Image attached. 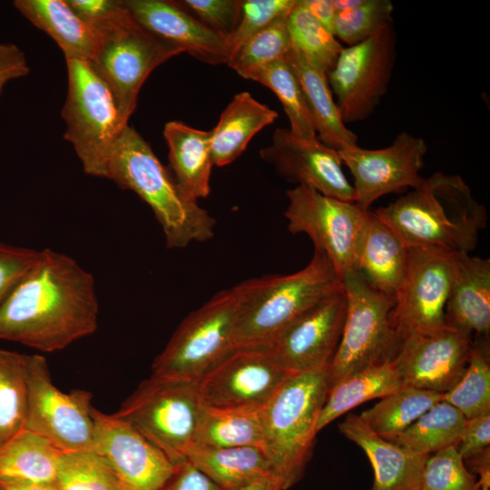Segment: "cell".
<instances>
[{"instance_id": "obj_1", "label": "cell", "mask_w": 490, "mask_h": 490, "mask_svg": "<svg viewBox=\"0 0 490 490\" xmlns=\"http://www.w3.org/2000/svg\"><path fill=\"white\" fill-rule=\"evenodd\" d=\"M98 318L93 276L70 256L44 249L0 306V339L58 351L93 334Z\"/></svg>"}, {"instance_id": "obj_2", "label": "cell", "mask_w": 490, "mask_h": 490, "mask_svg": "<svg viewBox=\"0 0 490 490\" xmlns=\"http://www.w3.org/2000/svg\"><path fill=\"white\" fill-rule=\"evenodd\" d=\"M373 213L407 247L470 253L487 225L486 208L456 174L434 172L420 185Z\"/></svg>"}, {"instance_id": "obj_3", "label": "cell", "mask_w": 490, "mask_h": 490, "mask_svg": "<svg viewBox=\"0 0 490 490\" xmlns=\"http://www.w3.org/2000/svg\"><path fill=\"white\" fill-rule=\"evenodd\" d=\"M101 178L132 190L152 210L170 249L211 239L215 219L187 198L154 154L150 144L126 125L116 139Z\"/></svg>"}, {"instance_id": "obj_4", "label": "cell", "mask_w": 490, "mask_h": 490, "mask_svg": "<svg viewBox=\"0 0 490 490\" xmlns=\"http://www.w3.org/2000/svg\"><path fill=\"white\" fill-rule=\"evenodd\" d=\"M240 285L242 303L234 334L235 349H266L289 323L343 287L330 260L318 250L297 272L266 275Z\"/></svg>"}, {"instance_id": "obj_5", "label": "cell", "mask_w": 490, "mask_h": 490, "mask_svg": "<svg viewBox=\"0 0 490 490\" xmlns=\"http://www.w3.org/2000/svg\"><path fill=\"white\" fill-rule=\"evenodd\" d=\"M328 389V367L293 373L260 408L265 453L283 490L304 475Z\"/></svg>"}, {"instance_id": "obj_6", "label": "cell", "mask_w": 490, "mask_h": 490, "mask_svg": "<svg viewBox=\"0 0 490 490\" xmlns=\"http://www.w3.org/2000/svg\"><path fill=\"white\" fill-rule=\"evenodd\" d=\"M347 310L328 366V387L368 368L392 362L401 339L394 321L396 297L370 286L356 270L342 278Z\"/></svg>"}, {"instance_id": "obj_7", "label": "cell", "mask_w": 490, "mask_h": 490, "mask_svg": "<svg viewBox=\"0 0 490 490\" xmlns=\"http://www.w3.org/2000/svg\"><path fill=\"white\" fill-rule=\"evenodd\" d=\"M94 29L98 44L90 63L109 86L123 122L128 123L150 74L183 51L142 26L123 1L113 17Z\"/></svg>"}, {"instance_id": "obj_8", "label": "cell", "mask_w": 490, "mask_h": 490, "mask_svg": "<svg viewBox=\"0 0 490 490\" xmlns=\"http://www.w3.org/2000/svg\"><path fill=\"white\" fill-rule=\"evenodd\" d=\"M241 303L238 284L191 312L154 359L152 374L198 381L236 350L234 334Z\"/></svg>"}, {"instance_id": "obj_9", "label": "cell", "mask_w": 490, "mask_h": 490, "mask_svg": "<svg viewBox=\"0 0 490 490\" xmlns=\"http://www.w3.org/2000/svg\"><path fill=\"white\" fill-rule=\"evenodd\" d=\"M203 407L197 381L152 374L113 415L128 422L176 466L194 446Z\"/></svg>"}, {"instance_id": "obj_10", "label": "cell", "mask_w": 490, "mask_h": 490, "mask_svg": "<svg viewBox=\"0 0 490 490\" xmlns=\"http://www.w3.org/2000/svg\"><path fill=\"white\" fill-rule=\"evenodd\" d=\"M65 60L68 90L61 113L66 123L64 136L73 144L83 172L101 177L116 139L128 123L92 64L82 59Z\"/></svg>"}, {"instance_id": "obj_11", "label": "cell", "mask_w": 490, "mask_h": 490, "mask_svg": "<svg viewBox=\"0 0 490 490\" xmlns=\"http://www.w3.org/2000/svg\"><path fill=\"white\" fill-rule=\"evenodd\" d=\"M286 195L289 231L306 234L314 250L330 260L341 279L356 271L371 211L304 185L295 186Z\"/></svg>"}, {"instance_id": "obj_12", "label": "cell", "mask_w": 490, "mask_h": 490, "mask_svg": "<svg viewBox=\"0 0 490 490\" xmlns=\"http://www.w3.org/2000/svg\"><path fill=\"white\" fill-rule=\"evenodd\" d=\"M393 21L368 39L343 47L327 77L346 124L368 119L387 92L396 61Z\"/></svg>"}, {"instance_id": "obj_13", "label": "cell", "mask_w": 490, "mask_h": 490, "mask_svg": "<svg viewBox=\"0 0 490 490\" xmlns=\"http://www.w3.org/2000/svg\"><path fill=\"white\" fill-rule=\"evenodd\" d=\"M27 413L24 428L44 437L63 453L91 450L94 423L92 394L64 393L52 382L45 358L27 355Z\"/></svg>"}, {"instance_id": "obj_14", "label": "cell", "mask_w": 490, "mask_h": 490, "mask_svg": "<svg viewBox=\"0 0 490 490\" xmlns=\"http://www.w3.org/2000/svg\"><path fill=\"white\" fill-rule=\"evenodd\" d=\"M455 255L436 249L408 247L406 274L395 294L394 321L401 342L446 326L445 309Z\"/></svg>"}, {"instance_id": "obj_15", "label": "cell", "mask_w": 490, "mask_h": 490, "mask_svg": "<svg viewBox=\"0 0 490 490\" xmlns=\"http://www.w3.org/2000/svg\"><path fill=\"white\" fill-rule=\"evenodd\" d=\"M353 177L355 202L366 211L379 198L407 189L424 181L427 146L425 140L408 132L398 133L391 144L381 149L357 145L338 151Z\"/></svg>"}, {"instance_id": "obj_16", "label": "cell", "mask_w": 490, "mask_h": 490, "mask_svg": "<svg viewBox=\"0 0 490 490\" xmlns=\"http://www.w3.org/2000/svg\"><path fill=\"white\" fill-rule=\"evenodd\" d=\"M291 374L267 349H236L197 386L206 407L260 408Z\"/></svg>"}, {"instance_id": "obj_17", "label": "cell", "mask_w": 490, "mask_h": 490, "mask_svg": "<svg viewBox=\"0 0 490 490\" xmlns=\"http://www.w3.org/2000/svg\"><path fill=\"white\" fill-rule=\"evenodd\" d=\"M346 310L342 287L289 323L266 349L292 374L326 368L338 345Z\"/></svg>"}, {"instance_id": "obj_18", "label": "cell", "mask_w": 490, "mask_h": 490, "mask_svg": "<svg viewBox=\"0 0 490 490\" xmlns=\"http://www.w3.org/2000/svg\"><path fill=\"white\" fill-rule=\"evenodd\" d=\"M260 157L283 180L312 188L342 201H355V192L344 172L338 151L317 137L293 134L289 128H277L271 142L260 150Z\"/></svg>"}, {"instance_id": "obj_19", "label": "cell", "mask_w": 490, "mask_h": 490, "mask_svg": "<svg viewBox=\"0 0 490 490\" xmlns=\"http://www.w3.org/2000/svg\"><path fill=\"white\" fill-rule=\"evenodd\" d=\"M92 449L133 490H161L176 466L128 422L93 407Z\"/></svg>"}, {"instance_id": "obj_20", "label": "cell", "mask_w": 490, "mask_h": 490, "mask_svg": "<svg viewBox=\"0 0 490 490\" xmlns=\"http://www.w3.org/2000/svg\"><path fill=\"white\" fill-rule=\"evenodd\" d=\"M473 335L449 327L401 342L392 361L404 386L445 393L462 377Z\"/></svg>"}, {"instance_id": "obj_21", "label": "cell", "mask_w": 490, "mask_h": 490, "mask_svg": "<svg viewBox=\"0 0 490 490\" xmlns=\"http://www.w3.org/2000/svg\"><path fill=\"white\" fill-rule=\"evenodd\" d=\"M133 17L157 36L183 53L211 64H227V39L214 33L176 1L123 0Z\"/></svg>"}, {"instance_id": "obj_22", "label": "cell", "mask_w": 490, "mask_h": 490, "mask_svg": "<svg viewBox=\"0 0 490 490\" xmlns=\"http://www.w3.org/2000/svg\"><path fill=\"white\" fill-rule=\"evenodd\" d=\"M449 327L485 338L490 331V260L455 255L445 309Z\"/></svg>"}, {"instance_id": "obj_23", "label": "cell", "mask_w": 490, "mask_h": 490, "mask_svg": "<svg viewBox=\"0 0 490 490\" xmlns=\"http://www.w3.org/2000/svg\"><path fill=\"white\" fill-rule=\"evenodd\" d=\"M338 429L369 459L374 470L370 490H416L427 456L413 454L385 439L375 433L359 415L348 414L338 424Z\"/></svg>"}, {"instance_id": "obj_24", "label": "cell", "mask_w": 490, "mask_h": 490, "mask_svg": "<svg viewBox=\"0 0 490 490\" xmlns=\"http://www.w3.org/2000/svg\"><path fill=\"white\" fill-rule=\"evenodd\" d=\"M163 135L169 149L172 178L182 193L198 201L211 193V173L214 165L211 132L191 127L179 121L168 122Z\"/></svg>"}, {"instance_id": "obj_25", "label": "cell", "mask_w": 490, "mask_h": 490, "mask_svg": "<svg viewBox=\"0 0 490 490\" xmlns=\"http://www.w3.org/2000/svg\"><path fill=\"white\" fill-rule=\"evenodd\" d=\"M14 5L34 26L54 39L65 59L93 60L98 33L66 0H15Z\"/></svg>"}, {"instance_id": "obj_26", "label": "cell", "mask_w": 490, "mask_h": 490, "mask_svg": "<svg viewBox=\"0 0 490 490\" xmlns=\"http://www.w3.org/2000/svg\"><path fill=\"white\" fill-rule=\"evenodd\" d=\"M278 117L277 111L257 101L250 93H237L210 131L213 164L221 167L234 162L255 134Z\"/></svg>"}, {"instance_id": "obj_27", "label": "cell", "mask_w": 490, "mask_h": 490, "mask_svg": "<svg viewBox=\"0 0 490 490\" xmlns=\"http://www.w3.org/2000/svg\"><path fill=\"white\" fill-rule=\"evenodd\" d=\"M408 247L371 211L357 271L374 289L396 294L407 268Z\"/></svg>"}, {"instance_id": "obj_28", "label": "cell", "mask_w": 490, "mask_h": 490, "mask_svg": "<svg viewBox=\"0 0 490 490\" xmlns=\"http://www.w3.org/2000/svg\"><path fill=\"white\" fill-rule=\"evenodd\" d=\"M287 60L301 85L317 138L336 151L357 145L358 136L341 117L327 74L309 64L292 48Z\"/></svg>"}, {"instance_id": "obj_29", "label": "cell", "mask_w": 490, "mask_h": 490, "mask_svg": "<svg viewBox=\"0 0 490 490\" xmlns=\"http://www.w3.org/2000/svg\"><path fill=\"white\" fill-rule=\"evenodd\" d=\"M185 458L222 490H238L259 479L275 477L269 457L258 447L193 446Z\"/></svg>"}, {"instance_id": "obj_30", "label": "cell", "mask_w": 490, "mask_h": 490, "mask_svg": "<svg viewBox=\"0 0 490 490\" xmlns=\"http://www.w3.org/2000/svg\"><path fill=\"white\" fill-rule=\"evenodd\" d=\"M63 452L24 428L0 447V481L53 484Z\"/></svg>"}, {"instance_id": "obj_31", "label": "cell", "mask_w": 490, "mask_h": 490, "mask_svg": "<svg viewBox=\"0 0 490 490\" xmlns=\"http://www.w3.org/2000/svg\"><path fill=\"white\" fill-rule=\"evenodd\" d=\"M393 362L368 368L328 387L317 432L360 404L381 398L403 387Z\"/></svg>"}, {"instance_id": "obj_32", "label": "cell", "mask_w": 490, "mask_h": 490, "mask_svg": "<svg viewBox=\"0 0 490 490\" xmlns=\"http://www.w3.org/2000/svg\"><path fill=\"white\" fill-rule=\"evenodd\" d=\"M260 408H218L204 406L198 422L194 446H253L265 452Z\"/></svg>"}, {"instance_id": "obj_33", "label": "cell", "mask_w": 490, "mask_h": 490, "mask_svg": "<svg viewBox=\"0 0 490 490\" xmlns=\"http://www.w3.org/2000/svg\"><path fill=\"white\" fill-rule=\"evenodd\" d=\"M466 418L454 406L440 400L400 434L384 437L419 456L457 446Z\"/></svg>"}, {"instance_id": "obj_34", "label": "cell", "mask_w": 490, "mask_h": 490, "mask_svg": "<svg viewBox=\"0 0 490 490\" xmlns=\"http://www.w3.org/2000/svg\"><path fill=\"white\" fill-rule=\"evenodd\" d=\"M442 393L403 386L383 397L372 407L362 411L360 418L383 437L406 430L426 410L442 400Z\"/></svg>"}, {"instance_id": "obj_35", "label": "cell", "mask_w": 490, "mask_h": 490, "mask_svg": "<svg viewBox=\"0 0 490 490\" xmlns=\"http://www.w3.org/2000/svg\"><path fill=\"white\" fill-rule=\"evenodd\" d=\"M26 356L0 348V447L24 428L28 400Z\"/></svg>"}, {"instance_id": "obj_36", "label": "cell", "mask_w": 490, "mask_h": 490, "mask_svg": "<svg viewBox=\"0 0 490 490\" xmlns=\"http://www.w3.org/2000/svg\"><path fill=\"white\" fill-rule=\"evenodd\" d=\"M291 48L309 64L328 73L343 49L340 42L298 0L288 16Z\"/></svg>"}, {"instance_id": "obj_37", "label": "cell", "mask_w": 490, "mask_h": 490, "mask_svg": "<svg viewBox=\"0 0 490 490\" xmlns=\"http://www.w3.org/2000/svg\"><path fill=\"white\" fill-rule=\"evenodd\" d=\"M250 80L276 94L289 119V130L293 134L309 139L317 137L301 85L287 57L262 68Z\"/></svg>"}, {"instance_id": "obj_38", "label": "cell", "mask_w": 490, "mask_h": 490, "mask_svg": "<svg viewBox=\"0 0 490 490\" xmlns=\"http://www.w3.org/2000/svg\"><path fill=\"white\" fill-rule=\"evenodd\" d=\"M55 490H133L93 450L63 453Z\"/></svg>"}, {"instance_id": "obj_39", "label": "cell", "mask_w": 490, "mask_h": 490, "mask_svg": "<svg viewBox=\"0 0 490 490\" xmlns=\"http://www.w3.org/2000/svg\"><path fill=\"white\" fill-rule=\"evenodd\" d=\"M289 13L276 18L248 38L227 64L240 76L250 80L262 68L286 58L291 51L288 31Z\"/></svg>"}, {"instance_id": "obj_40", "label": "cell", "mask_w": 490, "mask_h": 490, "mask_svg": "<svg viewBox=\"0 0 490 490\" xmlns=\"http://www.w3.org/2000/svg\"><path fill=\"white\" fill-rule=\"evenodd\" d=\"M485 348V343L473 341L462 377L442 395V400L457 408L466 419L490 414V366Z\"/></svg>"}, {"instance_id": "obj_41", "label": "cell", "mask_w": 490, "mask_h": 490, "mask_svg": "<svg viewBox=\"0 0 490 490\" xmlns=\"http://www.w3.org/2000/svg\"><path fill=\"white\" fill-rule=\"evenodd\" d=\"M336 9L333 34L338 41L357 44L393 21L389 0H332Z\"/></svg>"}, {"instance_id": "obj_42", "label": "cell", "mask_w": 490, "mask_h": 490, "mask_svg": "<svg viewBox=\"0 0 490 490\" xmlns=\"http://www.w3.org/2000/svg\"><path fill=\"white\" fill-rule=\"evenodd\" d=\"M477 477L466 466L456 446L427 456L416 490H479Z\"/></svg>"}, {"instance_id": "obj_43", "label": "cell", "mask_w": 490, "mask_h": 490, "mask_svg": "<svg viewBox=\"0 0 490 490\" xmlns=\"http://www.w3.org/2000/svg\"><path fill=\"white\" fill-rule=\"evenodd\" d=\"M298 0H242L240 18L228 38L229 60L252 34L292 10ZM228 60V62H229Z\"/></svg>"}, {"instance_id": "obj_44", "label": "cell", "mask_w": 490, "mask_h": 490, "mask_svg": "<svg viewBox=\"0 0 490 490\" xmlns=\"http://www.w3.org/2000/svg\"><path fill=\"white\" fill-rule=\"evenodd\" d=\"M176 3L203 25L228 40L238 26L242 0H181Z\"/></svg>"}, {"instance_id": "obj_45", "label": "cell", "mask_w": 490, "mask_h": 490, "mask_svg": "<svg viewBox=\"0 0 490 490\" xmlns=\"http://www.w3.org/2000/svg\"><path fill=\"white\" fill-rule=\"evenodd\" d=\"M38 254L39 250L0 241V306Z\"/></svg>"}, {"instance_id": "obj_46", "label": "cell", "mask_w": 490, "mask_h": 490, "mask_svg": "<svg viewBox=\"0 0 490 490\" xmlns=\"http://www.w3.org/2000/svg\"><path fill=\"white\" fill-rule=\"evenodd\" d=\"M490 444V414L466 419L456 449L464 460L482 452Z\"/></svg>"}, {"instance_id": "obj_47", "label": "cell", "mask_w": 490, "mask_h": 490, "mask_svg": "<svg viewBox=\"0 0 490 490\" xmlns=\"http://www.w3.org/2000/svg\"><path fill=\"white\" fill-rule=\"evenodd\" d=\"M161 490H222L188 460L176 465L170 479Z\"/></svg>"}, {"instance_id": "obj_48", "label": "cell", "mask_w": 490, "mask_h": 490, "mask_svg": "<svg viewBox=\"0 0 490 490\" xmlns=\"http://www.w3.org/2000/svg\"><path fill=\"white\" fill-rule=\"evenodd\" d=\"M72 9L95 28L113 17L121 8L119 0H66Z\"/></svg>"}, {"instance_id": "obj_49", "label": "cell", "mask_w": 490, "mask_h": 490, "mask_svg": "<svg viewBox=\"0 0 490 490\" xmlns=\"http://www.w3.org/2000/svg\"><path fill=\"white\" fill-rule=\"evenodd\" d=\"M29 71L23 51L14 44L0 42V93L9 81L24 77Z\"/></svg>"}, {"instance_id": "obj_50", "label": "cell", "mask_w": 490, "mask_h": 490, "mask_svg": "<svg viewBox=\"0 0 490 490\" xmlns=\"http://www.w3.org/2000/svg\"><path fill=\"white\" fill-rule=\"evenodd\" d=\"M304 6L333 34L336 9L332 0H301Z\"/></svg>"}, {"instance_id": "obj_51", "label": "cell", "mask_w": 490, "mask_h": 490, "mask_svg": "<svg viewBox=\"0 0 490 490\" xmlns=\"http://www.w3.org/2000/svg\"><path fill=\"white\" fill-rule=\"evenodd\" d=\"M0 490H55L53 484L0 481Z\"/></svg>"}, {"instance_id": "obj_52", "label": "cell", "mask_w": 490, "mask_h": 490, "mask_svg": "<svg viewBox=\"0 0 490 490\" xmlns=\"http://www.w3.org/2000/svg\"><path fill=\"white\" fill-rule=\"evenodd\" d=\"M238 490H283V488L276 477H265Z\"/></svg>"}, {"instance_id": "obj_53", "label": "cell", "mask_w": 490, "mask_h": 490, "mask_svg": "<svg viewBox=\"0 0 490 490\" xmlns=\"http://www.w3.org/2000/svg\"><path fill=\"white\" fill-rule=\"evenodd\" d=\"M489 487H490V485H480V489H479V490H489Z\"/></svg>"}]
</instances>
